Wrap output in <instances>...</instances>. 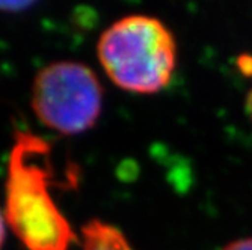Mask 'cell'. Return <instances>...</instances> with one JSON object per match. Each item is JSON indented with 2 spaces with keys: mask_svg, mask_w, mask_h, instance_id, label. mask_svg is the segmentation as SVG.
Segmentation results:
<instances>
[{
  "mask_svg": "<svg viewBox=\"0 0 252 250\" xmlns=\"http://www.w3.org/2000/svg\"><path fill=\"white\" fill-rule=\"evenodd\" d=\"M50 145L18 131L9 152L5 219L26 250H68L77 241L70 222L52 196Z\"/></svg>",
  "mask_w": 252,
  "mask_h": 250,
  "instance_id": "obj_1",
  "label": "cell"
},
{
  "mask_svg": "<svg viewBox=\"0 0 252 250\" xmlns=\"http://www.w3.org/2000/svg\"><path fill=\"white\" fill-rule=\"evenodd\" d=\"M107 77L133 94H156L166 87L177 65L172 32L151 15H127L109 26L97 44Z\"/></svg>",
  "mask_w": 252,
  "mask_h": 250,
  "instance_id": "obj_2",
  "label": "cell"
},
{
  "mask_svg": "<svg viewBox=\"0 0 252 250\" xmlns=\"http://www.w3.org/2000/svg\"><path fill=\"white\" fill-rule=\"evenodd\" d=\"M103 107V87L89 66L74 60L53 62L36 74L32 110L42 125L61 134L93 128Z\"/></svg>",
  "mask_w": 252,
  "mask_h": 250,
  "instance_id": "obj_3",
  "label": "cell"
},
{
  "mask_svg": "<svg viewBox=\"0 0 252 250\" xmlns=\"http://www.w3.org/2000/svg\"><path fill=\"white\" fill-rule=\"evenodd\" d=\"M82 250H133V249L118 228L101 220H91L82 228Z\"/></svg>",
  "mask_w": 252,
  "mask_h": 250,
  "instance_id": "obj_4",
  "label": "cell"
},
{
  "mask_svg": "<svg viewBox=\"0 0 252 250\" xmlns=\"http://www.w3.org/2000/svg\"><path fill=\"white\" fill-rule=\"evenodd\" d=\"M220 250H252V237H245L225 244Z\"/></svg>",
  "mask_w": 252,
  "mask_h": 250,
  "instance_id": "obj_5",
  "label": "cell"
},
{
  "mask_svg": "<svg viewBox=\"0 0 252 250\" xmlns=\"http://www.w3.org/2000/svg\"><path fill=\"white\" fill-rule=\"evenodd\" d=\"M239 68L242 70V73L251 74L252 73V57L251 56H242L239 59Z\"/></svg>",
  "mask_w": 252,
  "mask_h": 250,
  "instance_id": "obj_6",
  "label": "cell"
},
{
  "mask_svg": "<svg viewBox=\"0 0 252 250\" xmlns=\"http://www.w3.org/2000/svg\"><path fill=\"white\" fill-rule=\"evenodd\" d=\"M5 235H6V219H5V213L0 210V249H2L5 243Z\"/></svg>",
  "mask_w": 252,
  "mask_h": 250,
  "instance_id": "obj_7",
  "label": "cell"
},
{
  "mask_svg": "<svg viewBox=\"0 0 252 250\" xmlns=\"http://www.w3.org/2000/svg\"><path fill=\"white\" fill-rule=\"evenodd\" d=\"M246 111H248L249 118L252 119V87H251V90L248 92V97H246Z\"/></svg>",
  "mask_w": 252,
  "mask_h": 250,
  "instance_id": "obj_8",
  "label": "cell"
}]
</instances>
